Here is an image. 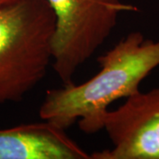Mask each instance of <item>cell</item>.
Wrapping results in <instances>:
<instances>
[{"label": "cell", "instance_id": "6da1fadb", "mask_svg": "<svg viewBox=\"0 0 159 159\" xmlns=\"http://www.w3.org/2000/svg\"><path fill=\"white\" fill-rule=\"evenodd\" d=\"M97 61L99 72L85 82L47 91L40 106V119L65 130L77 122L87 134L102 130L109 106L139 92L142 80L159 66V40L132 32Z\"/></svg>", "mask_w": 159, "mask_h": 159}, {"label": "cell", "instance_id": "7a4b0ae2", "mask_svg": "<svg viewBox=\"0 0 159 159\" xmlns=\"http://www.w3.org/2000/svg\"><path fill=\"white\" fill-rule=\"evenodd\" d=\"M55 23L46 0H12L0 6V103L22 100L45 77Z\"/></svg>", "mask_w": 159, "mask_h": 159}, {"label": "cell", "instance_id": "3957f363", "mask_svg": "<svg viewBox=\"0 0 159 159\" xmlns=\"http://www.w3.org/2000/svg\"><path fill=\"white\" fill-rule=\"evenodd\" d=\"M55 14L52 67L63 85L108 39L119 15L138 11L122 0H46Z\"/></svg>", "mask_w": 159, "mask_h": 159}, {"label": "cell", "instance_id": "277c9868", "mask_svg": "<svg viewBox=\"0 0 159 159\" xmlns=\"http://www.w3.org/2000/svg\"><path fill=\"white\" fill-rule=\"evenodd\" d=\"M111 149L90 154L91 159H159V88L137 92L102 118Z\"/></svg>", "mask_w": 159, "mask_h": 159}, {"label": "cell", "instance_id": "5b68a950", "mask_svg": "<svg viewBox=\"0 0 159 159\" xmlns=\"http://www.w3.org/2000/svg\"><path fill=\"white\" fill-rule=\"evenodd\" d=\"M0 159H91L65 129L48 121L0 129Z\"/></svg>", "mask_w": 159, "mask_h": 159}, {"label": "cell", "instance_id": "8992f818", "mask_svg": "<svg viewBox=\"0 0 159 159\" xmlns=\"http://www.w3.org/2000/svg\"><path fill=\"white\" fill-rule=\"evenodd\" d=\"M11 1H12V0H0V6L5 5V4L8 3V2H11Z\"/></svg>", "mask_w": 159, "mask_h": 159}]
</instances>
